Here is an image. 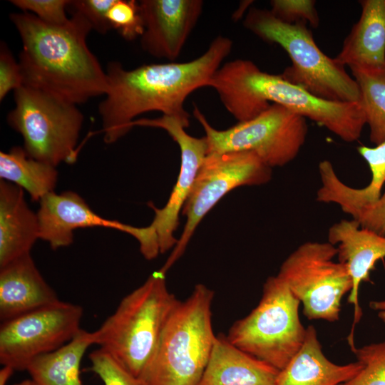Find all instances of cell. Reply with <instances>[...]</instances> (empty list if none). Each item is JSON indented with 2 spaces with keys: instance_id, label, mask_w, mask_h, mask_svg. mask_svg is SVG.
I'll return each mask as SVG.
<instances>
[{
  "instance_id": "6da1fadb",
  "label": "cell",
  "mask_w": 385,
  "mask_h": 385,
  "mask_svg": "<svg viewBox=\"0 0 385 385\" xmlns=\"http://www.w3.org/2000/svg\"><path fill=\"white\" fill-rule=\"evenodd\" d=\"M232 45L230 38L219 35L202 54L187 62L145 64L132 70L117 61L109 63L106 98L98 106L104 141H117L133 128L137 116L150 111L177 118L189 126L185 100L208 86Z\"/></svg>"
},
{
  "instance_id": "7a4b0ae2",
  "label": "cell",
  "mask_w": 385,
  "mask_h": 385,
  "mask_svg": "<svg viewBox=\"0 0 385 385\" xmlns=\"http://www.w3.org/2000/svg\"><path fill=\"white\" fill-rule=\"evenodd\" d=\"M9 16L22 42L24 85L76 105L106 94V71L87 46L93 28L83 14L73 11L63 26L48 24L29 12Z\"/></svg>"
},
{
  "instance_id": "3957f363",
  "label": "cell",
  "mask_w": 385,
  "mask_h": 385,
  "mask_svg": "<svg viewBox=\"0 0 385 385\" xmlns=\"http://www.w3.org/2000/svg\"><path fill=\"white\" fill-rule=\"evenodd\" d=\"M208 86L217 92L224 107L238 122L254 118L276 103L309 118L347 143L356 141L366 124L360 101L318 98L281 75L264 72L247 59L221 65Z\"/></svg>"
},
{
  "instance_id": "277c9868",
  "label": "cell",
  "mask_w": 385,
  "mask_h": 385,
  "mask_svg": "<svg viewBox=\"0 0 385 385\" xmlns=\"http://www.w3.org/2000/svg\"><path fill=\"white\" fill-rule=\"evenodd\" d=\"M213 298V290L197 284L186 299L178 300L139 377L144 385H199L216 337Z\"/></svg>"
},
{
  "instance_id": "5b68a950",
  "label": "cell",
  "mask_w": 385,
  "mask_h": 385,
  "mask_svg": "<svg viewBox=\"0 0 385 385\" xmlns=\"http://www.w3.org/2000/svg\"><path fill=\"white\" fill-rule=\"evenodd\" d=\"M165 273L161 268L153 272L93 331L95 344L137 377L153 357L165 323L178 300L167 287Z\"/></svg>"
},
{
  "instance_id": "8992f818",
  "label": "cell",
  "mask_w": 385,
  "mask_h": 385,
  "mask_svg": "<svg viewBox=\"0 0 385 385\" xmlns=\"http://www.w3.org/2000/svg\"><path fill=\"white\" fill-rule=\"evenodd\" d=\"M307 24L284 23L270 9L257 7H250L243 21L247 30L267 43L278 44L287 52L292 65L280 74L284 80L324 100L360 101L355 79L335 58L321 51Z\"/></svg>"
},
{
  "instance_id": "52a82bcc",
  "label": "cell",
  "mask_w": 385,
  "mask_h": 385,
  "mask_svg": "<svg viewBox=\"0 0 385 385\" xmlns=\"http://www.w3.org/2000/svg\"><path fill=\"white\" fill-rule=\"evenodd\" d=\"M300 304L277 275L269 277L258 304L234 322L226 337L241 350L280 371L305 340Z\"/></svg>"
},
{
  "instance_id": "ba28073f",
  "label": "cell",
  "mask_w": 385,
  "mask_h": 385,
  "mask_svg": "<svg viewBox=\"0 0 385 385\" xmlns=\"http://www.w3.org/2000/svg\"><path fill=\"white\" fill-rule=\"evenodd\" d=\"M14 98L7 121L22 135L27 154L55 167L74 163L84 119L77 105L25 85L14 91Z\"/></svg>"
},
{
  "instance_id": "9c48e42d",
  "label": "cell",
  "mask_w": 385,
  "mask_h": 385,
  "mask_svg": "<svg viewBox=\"0 0 385 385\" xmlns=\"http://www.w3.org/2000/svg\"><path fill=\"white\" fill-rule=\"evenodd\" d=\"M193 115L205 130L209 153L250 151L270 167H281L292 161L303 146L308 132L306 118L288 108L272 103L250 120L217 130L197 106Z\"/></svg>"
},
{
  "instance_id": "30bf717a",
  "label": "cell",
  "mask_w": 385,
  "mask_h": 385,
  "mask_svg": "<svg viewBox=\"0 0 385 385\" xmlns=\"http://www.w3.org/2000/svg\"><path fill=\"white\" fill-rule=\"evenodd\" d=\"M336 246L329 242H306L282 262L277 276L303 307L310 320L336 322L341 302L352 289L346 266L334 261Z\"/></svg>"
},
{
  "instance_id": "8fae6325",
  "label": "cell",
  "mask_w": 385,
  "mask_h": 385,
  "mask_svg": "<svg viewBox=\"0 0 385 385\" xmlns=\"http://www.w3.org/2000/svg\"><path fill=\"white\" fill-rule=\"evenodd\" d=\"M271 178L272 168L252 152L207 154L182 210V215L186 217L183 233L161 269L167 272L182 256L202 219L227 193L243 185L265 184Z\"/></svg>"
},
{
  "instance_id": "7c38bea8",
  "label": "cell",
  "mask_w": 385,
  "mask_h": 385,
  "mask_svg": "<svg viewBox=\"0 0 385 385\" xmlns=\"http://www.w3.org/2000/svg\"><path fill=\"white\" fill-rule=\"evenodd\" d=\"M81 306L58 300L1 322L0 362L26 371L35 358L51 352L80 331Z\"/></svg>"
},
{
  "instance_id": "4fadbf2b",
  "label": "cell",
  "mask_w": 385,
  "mask_h": 385,
  "mask_svg": "<svg viewBox=\"0 0 385 385\" xmlns=\"http://www.w3.org/2000/svg\"><path fill=\"white\" fill-rule=\"evenodd\" d=\"M134 126L158 128L165 130L175 141L180 150L181 163L178 180L163 208H157L153 203L155 217L151 224L146 226L148 232L160 249L165 253L178 243L174 232L178 227L179 215L190 195L199 168L207 155L206 138H195L189 135L185 128L188 127L180 119L163 115L156 118H138Z\"/></svg>"
},
{
  "instance_id": "5bb4252c",
  "label": "cell",
  "mask_w": 385,
  "mask_h": 385,
  "mask_svg": "<svg viewBox=\"0 0 385 385\" xmlns=\"http://www.w3.org/2000/svg\"><path fill=\"white\" fill-rule=\"evenodd\" d=\"M142 48L150 56L173 62L180 56L203 10L202 0H140Z\"/></svg>"
},
{
  "instance_id": "9a60e30c",
  "label": "cell",
  "mask_w": 385,
  "mask_h": 385,
  "mask_svg": "<svg viewBox=\"0 0 385 385\" xmlns=\"http://www.w3.org/2000/svg\"><path fill=\"white\" fill-rule=\"evenodd\" d=\"M328 242L337 245L338 261L344 264L352 281L348 302L353 305L354 318L348 342L354 348V329L362 311L359 302V291L362 282L370 280V272L375 264L385 257V235L363 228L354 219H343L333 224L328 230Z\"/></svg>"
},
{
  "instance_id": "2e32d148",
  "label": "cell",
  "mask_w": 385,
  "mask_h": 385,
  "mask_svg": "<svg viewBox=\"0 0 385 385\" xmlns=\"http://www.w3.org/2000/svg\"><path fill=\"white\" fill-rule=\"evenodd\" d=\"M39 203L37 215L40 239L47 242L53 250L71 245L73 232L78 228L103 227L125 232L136 240L140 235V227L102 217L73 191L50 192Z\"/></svg>"
},
{
  "instance_id": "e0dca14e",
  "label": "cell",
  "mask_w": 385,
  "mask_h": 385,
  "mask_svg": "<svg viewBox=\"0 0 385 385\" xmlns=\"http://www.w3.org/2000/svg\"><path fill=\"white\" fill-rule=\"evenodd\" d=\"M31 254L0 267V319L4 322L58 301Z\"/></svg>"
},
{
  "instance_id": "ac0fdd59",
  "label": "cell",
  "mask_w": 385,
  "mask_h": 385,
  "mask_svg": "<svg viewBox=\"0 0 385 385\" xmlns=\"http://www.w3.org/2000/svg\"><path fill=\"white\" fill-rule=\"evenodd\" d=\"M40 239L37 213L24 197V190L6 180H0V267L31 254Z\"/></svg>"
},
{
  "instance_id": "d6986e66",
  "label": "cell",
  "mask_w": 385,
  "mask_h": 385,
  "mask_svg": "<svg viewBox=\"0 0 385 385\" xmlns=\"http://www.w3.org/2000/svg\"><path fill=\"white\" fill-rule=\"evenodd\" d=\"M279 371L219 334L199 385H275Z\"/></svg>"
},
{
  "instance_id": "ffe728a7",
  "label": "cell",
  "mask_w": 385,
  "mask_h": 385,
  "mask_svg": "<svg viewBox=\"0 0 385 385\" xmlns=\"http://www.w3.org/2000/svg\"><path fill=\"white\" fill-rule=\"evenodd\" d=\"M357 151L369 167L370 183L362 188H351L339 179L330 161L322 160L319 164L321 186L317 192V201L335 203L346 213L379 198L385 184V141L375 147L360 145Z\"/></svg>"
},
{
  "instance_id": "44dd1931",
  "label": "cell",
  "mask_w": 385,
  "mask_h": 385,
  "mask_svg": "<svg viewBox=\"0 0 385 385\" xmlns=\"http://www.w3.org/2000/svg\"><path fill=\"white\" fill-rule=\"evenodd\" d=\"M361 14L336 59L350 68L385 66V0H361Z\"/></svg>"
},
{
  "instance_id": "7402d4cb",
  "label": "cell",
  "mask_w": 385,
  "mask_h": 385,
  "mask_svg": "<svg viewBox=\"0 0 385 385\" xmlns=\"http://www.w3.org/2000/svg\"><path fill=\"white\" fill-rule=\"evenodd\" d=\"M359 361L337 364L324 354L314 326L307 328L303 345L279 371L275 385H339L362 369Z\"/></svg>"
},
{
  "instance_id": "603a6c76",
  "label": "cell",
  "mask_w": 385,
  "mask_h": 385,
  "mask_svg": "<svg viewBox=\"0 0 385 385\" xmlns=\"http://www.w3.org/2000/svg\"><path fill=\"white\" fill-rule=\"evenodd\" d=\"M93 344V332L81 329L60 348L34 359L26 371L38 385H83L80 378L81 362Z\"/></svg>"
},
{
  "instance_id": "cb8c5ba5",
  "label": "cell",
  "mask_w": 385,
  "mask_h": 385,
  "mask_svg": "<svg viewBox=\"0 0 385 385\" xmlns=\"http://www.w3.org/2000/svg\"><path fill=\"white\" fill-rule=\"evenodd\" d=\"M1 180L25 190L34 201L54 192L58 180L55 166L29 156L24 147L14 146L0 153Z\"/></svg>"
},
{
  "instance_id": "d4e9b609",
  "label": "cell",
  "mask_w": 385,
  "mask_h": 385,
  "mask_svg": "<svg viewBox=\"0 0 385 385\" xmlns=\"http://www.w3.org/2000/svg\"><path fill=\"white\" fill-rule=\"evenodd\" d=\"M359 88L370 141H385V66L379 68H350Z\"/></svg>"
},
{
  "instance_id": "484cf974",
  "label": "cell",
  "mask_w": 385,
  "mask_h": 385,
  "mask_svg": "<svg viewBox=\"0 0 385 385\" xmlns=\"http://www.w3.org/2000/svg\"><path fill=\"white\" fill-rule=\"evenodd\" d=\"M351 351L363 367L352 379L339 385H385V341Z\"/></svg>"
},
{
  "instance_id": "4316f807",
  "label": "cell",
  "mask_w": 385,
  "mask_h": 385,
  "mask_svg": "<svg viewBox=\"0 0 385 385\" xmlns=\"http://www.w3.org/2000/svg\"><path fill=\"white\" fill-rule=\"evenodd\" d=\"M91 370L104 385H144L112 354L99 348L89 354Z\"/></svg>"
},
{
  "instance_id": "83f0119b",
  "label": "cell",
  "mask_w": 385,
  "mask_h": 385,
  "mask_svg": "<svg viewBox=\"0 0 385 385\" xmlns=\"http://www.w3.org/2000/svg\"><path fill=\"white\" fill-rule=\"evenodd\" d=\"M107 16L112 29L126 40L140 37L143 32L138 1L135 0H115Z\"/></svg>"
},
{
  "instance_id": "f1b7e54d",
  "label": "cell",
  "mask_w": 385,
  "mask_h": 385,
  "mask_svg": "<svg viewBox=\"0 0 385 385\" xmlns=\"http://www.w3.org/2000/svg\"><path fill=\"white\" fill-rule=\"evenodd\" d=\"M314 0H272L270 11L279 21L295 24L306 22L313 28L319 24Z\"/></svg>"
},
{
  "instance_id": "f546056e",
  "label": "cell",
  "mask_w": 385,
  "mask_h": 385,
  "mask_svg": "<svg viewBox=\"0 0 385 385\" xmlns=\"http://www.w3.org/2000/svg\"><path fill=\"white\" fill-rule=\"evenodd\" d=\"M9 2L48 24L63 26L70 20L66 12L71 2L68 0H11Z\"/></svg>"
},
{
  "instance_id": "4dcf8cb0",
  "label": "cell",
  "mask_w": 385,
  "mask_h": 385,
  "mask_svg": "<svg viewBox=\"0 0 385 385\" xmlns=\"http://www.w3.org/2000/svg\"><path fill=\"white\" fill-rule=\"evenodd\" d=\"M115 0H73L68 7L83 14L90 22L93 29L106 34L112 29L108 19V12Z\"/></svg>"
},
{
  "instance_id": "1f68e13d",
  "label": "cell",
  "mask_w": 385,
  "mask_h": 385,
  "mask_svg": "<svg viewBox=\"0 0 385 385\" xmlns=\"http://www.w3.org/2000/svg\"><path fill=\"white\" fill-rule=\"evenodd\" d=\"M363 228L385 235V190L376 201L347 212Z\"/></svg>"
},
{
  "instance_id": "d6a6232c",
  "label": "cell",
  "mask_w": 385,
  "mask_h": 385,
  "mask_svg": "<svg viewBox=\"0 0 385 385\" xmlns=\"http://www.w3.org/2000/svg\"><path fill=\"white\" fill-rule=\"evenodd\" d=\"M24 85L23 76L19 61L4 43L0 49V101L11 91H15Z\"/></svg>"
},
{
  "instance_id": "836d02e7",
  "label": "cell",
  "mask_w": 385,
  "mask_h": 385,
  "mask_svg": "<svg viewBox=\"0 0 385 385\" xmlns=\"http://www.w3.org/2000/svg\"><path fill=\"white\" fill-rule=\"evenodd\" d=\"M369 307L375 311L377 317L385 323V299L371 301Z\"/></svg>"
},
{
  "instance_id": "e575fe53",
  "label": "cell",
  "mask_w": 385,
  "mask_h": 385,
  "mask_svg": "<svg viewBox=\"0 0 385 385\" xmlns=\"http://www.w3.org/2000/svg\"><path fill=\"white\" fill-rule=\"evenodd\" d=\"M14 370L9 366H4L0 371V385H6Z\"/></svg>"
},
{
  "instance_id": "d590c367",
  "label": "cell",
  "mask_w": 385,
  "mask_h": 385,
  "mask_svg": "<svg viewBox=\"0 0 385 385\" xmlns=\"http://www.w3.org/2000/svg\"><path fill=\"white\" fill-rule=\"evenodd\" d=\"M14 385H38L37 383H36L34 380L31 379H26L21 382H19Z\"/></svg>"
}]
</instances>
